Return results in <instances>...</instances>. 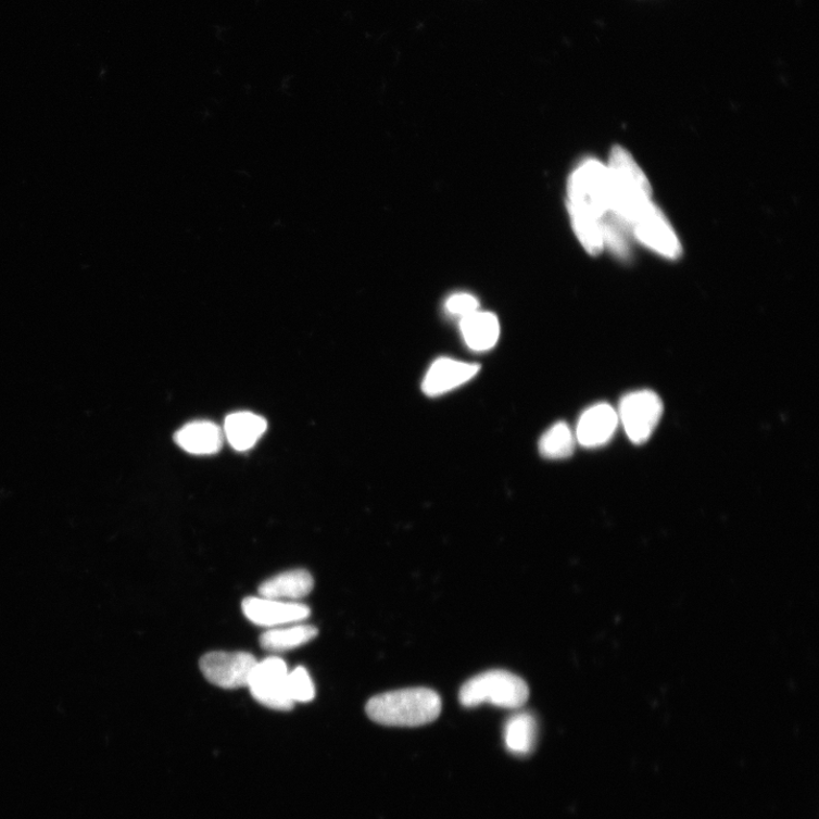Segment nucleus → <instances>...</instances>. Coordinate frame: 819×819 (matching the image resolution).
I'll use <instances>...</instances> for the list:
<instances>
[{
	"label": "nucleus",
	"mask_w": 819,
	"mask_h": 819,
	"mask_svg": "<svg viewBox=\"0 0 819 819\" xmlns=\"http://www.w3.org/2000/svg\"><path fill=\"white\" fill-rule=\"evenodd\" d=\"M568 211L602 222L610 212V180L606 164L590 159L568 181Z\"/></svg>",
	"instance_id": "obj_3"
},
{
	"label": "nucleus",
	"mask_w": 819,
	"mask_h": 819,
	"mask_svg": "<svg viewBox=\"0 0 819 819\" xmlns=\"http://www.w3.org/2000/svg\"><path fill=\"white\" fill-rule=\"evenodd\" d=\"M317 635L318 630L315 626L292 623L264 632L260 638V644L267 652L285 653L308 643Z\"/></svg>",
	"instance_id": "obj_17"
},
{
	"label": "nucleus",
	"mask_w": 819,
	"mask_h": 819,
	"mask_svg": "<svg viewBox=\"0 0 819 819\" xmlns=\"http://www.w3.org/2000/svg\"><path fill=\"white\" fill-rule=\"evenodd\" d=\"M619 418L608 403H597L587 410L578 420L575 438L584 448L606 445L615 436Z\"/></svg>",
	"instance_id": "obj_11"
},
{
	"label": "nucleus",
	"mask_w": 819,
	"mask_h": 819,
	"mask_svg": "<svg viewBox=\"0 0 819 819\" xmlns=\"http://www.w3.org/2000/svg\"><path fill=\"white\" fill-rule=\"evenodd\" d=\"M315 587L312 575L304 569H294L276 575L259 588L261 596L292 602L305 597Z\"/></svg>",
	"instance_id": "obj_12"
},
{
	"label": "nucleus",
	"mask_w": 819,
	"mask_h": 819,
	"mask_svg": "<svg viewBox=\"0 0 819 819\" xmlns=\"http://www.w3.org/2000/svg\"><path fill=\"white\" fill-rule=\"evenodd\" d=\"M480 370L476 364L463 363L450 357H440L428 369L423 392L430 398L441 396L471 380Z\"/></svg>",
	"instance_id": "obj_10"
},
{
	"label": "nucleus",
	"mask_w": 819,
	"mask_h": 819,
	"mask_svg": "<svg viewBox=\"0 0 819 819\" xmlns=\"http://www.w3.org/2000/svg\"><path fill=\"white\" fill-rule=\"evenodd\" d=\"M664 413L662 399L653 391L626 394L619 403L618 418L626 436L637 445L652 438Z\"/></svg>",
	"instance_id": "obj_5"
},
{
	"label": "nucleus",
	"mask_w": 819,
	"mask_h": 819,
	"mask_svg": "<svg viewBox=\"0 0 819 819\" xmlns=\"http://www.w3.org/2000/svg\"><path fill=\"white\" fill-rule=\"evenodd\" d=\"M610 180V212L629 227L653 203V188L629 151L615 147L607 164ZM631 231V230H630Z\"/></svg>",
	"instance_id": "obj_2"
},
{
	"label": "nucleus",
	"mask_w": 819,
	"mask_h": 819,
	"mask_svg": "<svg viewBox=\"0 0 819 819\" xmlns=\"http://www.w3.org/2000/svg\"><path fill=\"white\" fill-rule=\"evenodd\" d=\"M244 615L261 628L276 629L306 619L311 610L300 602H287L264 596H251L243 601Z\"/></svg>",
	"instance_id": "obj_9"
},
{
	"label": "nucleus",
	"mask_w": 819,
	"mask_h": 819,
	"mask_svg": "<svg viewBox=\"0 0 819 819\" xmlns=\"http://www.w3.org/2000/svg\"><path fill=\"white\" fill-rule=\"evenodd\" d=\"M461 330L466 345L474 352H488L500 339V323L491 312L476 311L462 319Z\"/></svg>",
	"instance_id": "obj_14"
},
{
	"label": "nucleus",
	"mask_w": 819,
	"mask_h": 819,
	"mask_svg": "<svg viewBox=\"0 0 819 819\" xmlns=\"http://www.w3.org/2000/svg\"><path fill=\"white\" fill-rule=\"evenodd\" d=\"M366 711L380 726L418 728L439 718L442 701L439 693L430 689H403L371 697Z\"/></svg>",
	"instance_id": "obj_1"
},
{
	"label": "nucleus",
	"mask_w": 819,
	"mask_h": 819,
	"mask_svg": "<svg viewBox=\"0 0 819 819\" xmlns=\"http://www.w3.org/2000/svg\"><path fill=\"white\" fill-rule=\"evenodd\" d=\"M479 308L477 299L470 294H455L446 301V310L451 315L462 319L472 315Z\"/></svg>",
	"instance_id": "obj_20"
},
{
	"label": "nucleus",
	"mask_w": 819,
	"mask_h": 819,
	"mask_svg": "<svg viewBox=\"0 0 819 819\" xmlns=\"http://www.w3.org/2000/svg\"><path fill=\"white\" fill-rule=\"evenodd\" d=\"M287 691L291 701L295 703H310L316 696V688L304 667H298L288 671Z\"/></svg>",
	"instance_id": "obj_19"
},
{
	"label": "nucleus",
	"mask_w": 819,
	"mask_h": 819,
	"mask_svg": "<svg viewBox=\"0 0 819 819\" xmlns=\"http://www.w3.org/2000/svg\"><path fill=\"white\" fill-rule=\"evenodd\" d=\"M526 682L507 670H489L467 681L459 692V702L466 708L491 704L505 709H519L528 701Z\"/></svg>",
	"instance_id": "obj_4"
},
{
	"label": "nucleus",
	"mask_w": 819,
	"mask_h": 819,
	"mask_svg": "<svg viewBox=\"0 0 819 819\" xmlns=\"http://www.w3.org/2000/svg\"><path fill=\"white\" fill-rule=\"evenodd\" d=\"M288 668L279 657L257 662L251 672L248 686L255 701L275 710H291L294 703L287 691Z\"/></svg>",
	"instance_id": "obj_7"
},
{
	"label": "nucleus",
	"mask_w": 819,
	"mask_h": 819,
	"mask_svg": "<svg viewBox=\"0 0 819 819\" xmlns=\"http://www.w3.org/2000/svg\"><path fill=\"white\" fill-rule=\"evenodd\" d=\"M257 660L248 653L214 652L203 656L200 663L205 679L223 689L245 688Z\"/></svg>",
	"instance_id": "obj_8"
},
{
	"label": "nucleus",
	"mask_w": 819,
	"mask_h": 819,
	"mask_svg": "<svg viewBox=\"0 0 819 819\" xmlns=\"http://www.w3.org/2000/svg\"><path fill=\"white\" fill-rule=\"evenodd\" d=\"M538 722L528 711H518L504 726V742L516 756H527L536 748Z\"/></svg>",
	"instance_id": "obj_16"
},
{
	"label": "nucleus",
	"mask_w": 819,
	"mask_h": 819,
	"mask_svg": "<svg viewBox=\"0 0 819 819\" xmlns=\"http://www.w3.org/2000/svg\"><path fill=\"white\" fill-rule=\"evenodd\" d=\"M175 440L188 453L209 455L220 451L224 433L211 421H196L182 427L176 433Z\"/></svg>",
	"instance_id": "obj_13"
},
{
	"label": "nucleus",
	"mask_w": 819,
	"mask_h": 819,
	"mask_svg": "<svg viewBox=\"0 0 819 819\" xmlns=\"http://www.w3.org/2000/svg\"><path fill=\"white\" fill-rule=\"evenodd\" d=\"M632 237L657 254L677 260L682 255V244L663 211L650 203L630 226Z\"/></svg>",
	"instance_id": "obj_6"
},
{
	"label": "nucleus",
	"mask_w": 819,
	"mask_h": 819,
	"mask_svg": "<svg viewBox=\"0 0 819 819\" xmlns=\"http://www.w3.org/2000/svg\"><path fill=\"white\" fill-rule=\"evenodd\" d=\"M576 438L571 428L564 421L554 424L540 440L539 451L550 461L569 457L575 450Z\"/></svg>",
	"instance_id": "obj_18"
},
{
	"label": "nucleus",
	"mask_w": 819,
	"mask_h": 819,
	"mask_svg": "<svg viewBox=\"0 0 819 819\" xmlns=\"http://www.w3.org/2000/svg\"><path fill=\"white\" fill-rule=\"evenodd\" d=\"M268 428L267 420L252 413H236L227 417L225 433L237 451L252 449Z\"/></svg>",
	"instance_id": "obj_15"
}]
</instances>
